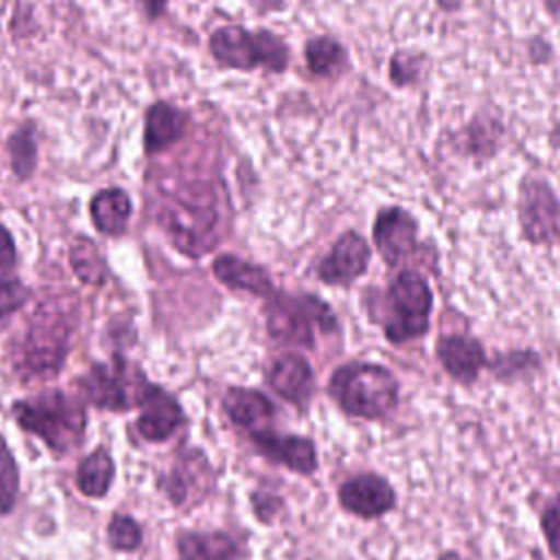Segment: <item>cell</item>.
Wrapping results in <instances>:
<instances>
[{
	"label": "cell",
	"instance_id": "8d00e7d4",
	"mask_svg": "<svg viewBox=\"0 0 560 560\" xmlns=\"http://www.w3.org/2000/svg\"><path fill=\"white\" fill-rule=\"evenodd\" d=\"M545 9L549 15H553L556 20H560V0H542Z\"/></svg>",
	"mask_w": 560,
	"mask_h": 560
},
{
	"label": "cell",
	"instance_id": "9a60e30c",
	"mask_svg": "<svg viewBox=\"0 0 560 560\" xmlns=\"http://www.w3.org/2000/svg\"><path fill=\"white\" fill-rule=\"evenodd\" d=\"M214 488V470L199 448L184 451L166 479V494L179 508L201 503Z\"/></svg>",
	"mask_w": 560,
	"mask_h": 560
},
{
	"label": "cell",
	"instance_id": "8992f818",
	"mask_svg": "<svg viewBox=\"0 0 560 560\" xmlns=\"http://www.w3.org/2000/svg\"><path fill=\"white\" fill-rule=\"evenodd\" d=\"M70 332L72 322L68 313L52 306H42L33 315L28 330L18 346V370L26 376L55 374L66 359Z\"/></svg>",
	"mask_w": 560,
	"mask_h": 560
},
{
	"label": "cell",
	"instance_id": "74e56055",
	"mask_svg": "<svg viewBox=\"0 0 560 560\" xmlns=\"http://www.w3.org/2000/svg\"><path fill=\"white\" fill-rule=\"evenodd\" d=\"M549 144H551L553 149H560V120L553 125V129H551V133H549Z\"/></svg>",
	"mask_w": 560,
	"mask_h": 560
},
{
	"label": "cell",
	"instance_id": "9c48e42d",
	"mask_svg": "<svg viewBox=\"0 0 560 560\" xmlns=\"http://www.w3.org/2000/svg\"><path fill=\"white\" fill-rule=\"evenodd\" d=\"M83 394L85 398L105 409H129L131 405H140V398L147 389V381L142 372L127 368L122 359H116L114 365H94L83 376Z\"/></svg>",
	"mask_w": 560,
	"mask_h": 560
},
{
	"label": "cell",
	"instance_id": "5bb4252c",
	"mask_svg": "<svg viewBox=\"0 0 560 560\" xmlns=\"http://www.w3.org/2000/svg\"><path fill=\"white\" fill-rule=\"evenodd\" d=\"M267 385L271 392L304 413L315 396L317 381L311 361L300 352H284L273 359L267 370Z\"/></svg>",
	"mask_w": 560,
	"mask_h": 560
},
{
	"label": "cell",
	"instance_id": "ffe728a7",
	"mask_svg": "<svg viewBox=\"0 0 560 560\" xmlns=\"http://www.w3.org/2000/svg\"><path fill=\"white\" fill-rule=\"evenodd\" d=\"M186 125H188V118L182 109L164 101L153 103L144 114V136H142L144 153L153 155L173 147L177 140H182Z\"/></svg>",
	"mask_w": 560,
	"mask_h": 560
},
{
	"label": "cell",
	"instance_id": "7c38bea8",
	"mask_svg": "<svg viewBox=\"0 0 560 560\" xmlns=\"http://www.w3.org/2000/svg\"><path fill=\"white\" fill-rule=\"evenodd\" d=\"M372 241L387 267L402 265L418 245V221L411 212L389 206L383 208L372 225Z\"/></svg>",
	"mask_w": 560,
	"mask_h": 560
},
{
	"label": "cell",
	"instance_id": "7a4b0ae2",
	"mask_svg": "<svg viewBox=\"0 0 560 560\" xmlns=\"http://www.w3.org/2000/svg\"><path fill=\"white\" fill-rule=\"evenodd\" d=\"M267 335L282 343L295 348H315V330L337 332L339 324L332 308L317 295H289L276 291L265 304Z\"/></svg>",
	"mask_w": 560,
	"mask_h": 560
},
{
	"label": "cell",
	"instance_id": "d4e9b609",
	"mask_svg": "<svg viewBox=\"0 0 560 560\" xmlns=\"http://www.w3.org/2000/svg\"><path fill=\"white\" fill-rule=\"evenodd\" d=\"M114 464L105 451H94L88 455L77 470V486L88 497H103L112 483Z\"/></svg>",
	"mask_w": 560,
	"mask_h": 560
},
{
	"label": "cell",
	"instance_id": "44dd1931",
	"mask_svg": "<svg viewBox=\"0 0 560 560\" xmlns=\"http://www.w3.org/2000/svg\"><path fill=\"white\" fill-rule=\"evenodd\" d=\"M179 560H236L241 556L238 540L223 529L182 532L177 536Z\"/></svg>",
	"mask_w": 560,
	"mask_h": 560
},
{
	"label": "cell",
	"instance_id": "7402d4cb",
	"mask_svg": "<svg viewBox=\"0 0 560 560\" xmlns=\"http://www.w3.org/2000/svg\"><path fill=\"white\" fill-rule=\"evenodd\" d=\"M131 212V199L122 188H103L90 199L92 223L105 236L125 234Z\"/></svg>",
	"mask_w": 560,
	"mask_h": 560
},
{
	"label": "cell",
	"instance_id": "d6986e66",
	"mask_svg": "<svg viewBox=\"0 0 560 560\" xmlns=\"http://www.w3.org/2000/svg\"><path fill=\"white\" fill-rule=\"evenodd\" d=\"M212 273L221 284H225L234 291H247V293L265 298V300L276 293V284L265 267L254 265V262L232 256V254L217 256L212 262Z\"/></svg>",
	"mask_w": 560,
	"mask_h": 560
},
{
	"label": "cell",
	"instance_id": "603a6c76",
	"mask_svg": "<svg viewBox=\"0 0 560 560\" xmlns=\"http://www.w3.org/2000/svg\"><path fill=\"white\" fill-rule=\"evenodd\" d=\"M68 260H70V267H72L74 276L83 284L101 287L107 280V260L103 258L98 245L92 238L77 236L70 243Z\"/></svg>",
	"mask_w": 560,
	"mask_h": 560
},
{
	"label": "cell",
	"instance_id": "1f68e13d",
	"mask_svg": "<svg viewBox=\"0 0 560 560\" xmlns=\"http://www.w3.org/2000/svg\"><path fill=\"white\" fill-rule=\"evenodd\" d=\"M252 512L262 525H271L284 510V499L276 492H265L256 490L252 492Z\"/></svg>",
	"mask_w": 560,
	"mask_h": 560
},
{
	"label": "cell",
	"instance_id": "4dcf8cb0",
	"mask_svg": "<svg viewBox=\"0 0 560 560\" xmlns=\"http://www.w3.org/2000/svg\"><path fill=\"white\" fill-rule=\"evenodd\" d=\"M420 66H422V61L416 52H411V50L394 52L392 59H389V79H392V83H396V85L411 83L418 77Z\"/></svg>",
	"mask_w": 560,
	"mask_h": 560
},
{
	"label": "cell",
	"instance_id": "3957f363",
	"mask_svg": "<svg viewBox=\"0 0 560 560\" xmlns=\"http://www.w3.org/2000/svg\"><path fill=\"white\" fill-rule=\"evenodd\" d=\"M13 413L22 429L39 435L57 455L77 448L85 433L83 407L61 392H46L33 400H20L13 405Z\"/></svg>",
	"mask_w": 560,
	"mask_h": 560
},
{
	"label": "cell",
	"instance_id": "f546056e",
	"mask_svg": "<svg viewBox=\"0 0 560 560\" xmlns=\"http://www.w3.org/2000/svg\"><path fill=\"white\" fill-rule=\"evenodd\" d=\"M107 538L114 549H136L142 540V529L131 516H114L107 527Z\"/></svg>",
	"mask_w": 560,
	"mask_h": 560
},
{
	"label": "cell",
	"instance_id": "ba28073f",
	"mask_svg": "<svg viewBox=\"0 0 560 560\" xmlns=\"http://www.w3.org/2000/svg\"><path fill=\"white\" fill-rule=\"evenodd\" d=\"M518 228L532 245H560V199L542 179L527 175L518 186Z\"/></svg>",
	"mask_w": 560,
	"mask_h": 560
},
{
	"label": "cell",
	"instance_id": "836d02e7",
	"mask_svg": "<svg viewBox=\"0 0 560 560\" xmlns=\"http://www.w3.org/2000/svg\"><path fill=\"white\" fill-rule=\"evenodd\" d=\"M18 260V252H15V243L11 232L0 223V273H7L15 267Z\"/></svg>",
	"mask_w": 560,
	"mask_h": 560
},
{
	"label": "cell",
	"instance_id": "83f0119b",
	"mask_svg": "<svg viewBox=\"0 0 560 560\" xmlns=\"http://www.w3.org/2000/svg\"><path fill=\"white\" fill-rule=\"evenodd\" d=\"M18 486H20V477H18L15 459L0 435V514L11 512V508L15 505Z\"/></svg>",
	"mask_w": 560,
	"mask_h": 560
},
{
	"label": "cell",
	"instance_id": "4316f807",
	"mask_svg": "<svg viewBox=\"0 0 560 560\" xmlns=\"http://www.w3.org/2000/svg\"><path fill=\"white\" fill-rule=\"evenodd\" d=\"M9 158H11V168L15 177L28 179L35 173L37 166V144L31 125L18 129L9 138Z\"/></svg>",
	"mask_w": 560,
	"mask_h": 560
},
{
	"label": "cell",
	"instance_id": "30bf717a",
	"mask_svg": "<svg viewBox=\"0 0 560 560\" xmlns=\"http://www.w3.org/2000/svg\"><path fill=\"white\" fill-rule=\"evenodd\" d=\"M337 503L350 516L361 521H376L396 510L398 492L381 472L363 470L337 486Z\"/></svg>",
	"mask_w": 560,
	"mask_h": 560
},
{
	"label": "cell",
	"instance_id": "d590c367",
	"mask_svg": "<svg viewBox=\"0 0 560 560\" xmlns=\"http://www.w3.org/2000/svg\"><path fill=\"white\" fill-rule=\"evenodd\" d=\"M435 560H470V558H466L464 553H459V551H455V549H446V551L438 553Z\"/></svg>",
	"mask_w": 560,
	"mask_h": 560
},
{
	"label": "cell",
	"instance_id": "277c9868",
	"mask_svg": "<svg viewBox=\"0 0 560 560\" xmlns=\"http://www.w3.org/2000/svg\"><path fill=\"white\" fill-rule=\"evenodd\" d=\"M433 293L416 271H400L385 291V306L378 317L389 343L402 346L422 339L431 326Z\"/></svg>",
	"mask_w": 560,
	"mask_h": 560
},
{
	"label": "cell",
	"instance_id": "484cf974",
	"mask_svg": "<svg viewBox=\"0 0 560 560\" xmlns=\"http://www.w3.org/2000/svg\"><path fill=\"white\" fill-rule=\"evenodd\" d=\"M540 368L538 352L525 348V350H510L503 354H497L494 359H488V370L492 376L501 383L518 381Z\"/></svg>",
	"mask_w": 560,
	"mask_h": 560
},
{
	"label": "cell",
	"instance_id": "5b68a950",
	"mask_svg": "<svg viewBox=\"0 0 560 560\" xmlns=\"http://www.w3.org/2000/svg\"><path fill=\"white\" fill-rule=\"evenodd\" d=\"M210 55L223 68L282 72L289 66V48L271 31H247L238 24L217 28L208 39Z\"/></svg>",
	"mask_w": 560,
	"mask_h": 560
},
{
	"label": "cell",
	"instance_id": "d6a6232c",
	"mask_svg": "<svg viewBox=\"0 0 560 560\" xmlns=\"http://www.w3.org/2000/svg\"><path fill=\"white\" fill-rule=\"evenodd\" d=\"M28 295V289L18 278H0V317L22 308Z\"/></svg>",
	"mask_w": 560,
	"mask_h": 560
},
{
	"label": "cell",
	"instance_id": "2e32d148",
	"mask_svg": "<svg viewBox=\"0 0 560 560\" xmlns=\"http://www.w3.org/2000/svg\"><path fill=\"white\" fill-rule=\"evenodd\" d=\"M435 359L459 385H472L481 370L488 368L483 343L470 335H440L435 341Z\"/></svg>",
	"mask_w": 560,
	"mask_h": 560
},
{
	"label": "cell",
	"instance_id": "4fadbf2b",
	"mask_svg": "<svg viewBox=\"0 0 560 560\" xmlns=\"http://www.w3.org/2000/svg\"><path fill=\"white\" fill-rule=\"evenodd\" d=\"M372 252L368 241L354 232H343L330 247V252L317 262L315 276L328 287H350L368 271Z\"/></svg>",
	"mask_w": 560,
	"mask_h": 560
},
{
	"label": "cell",
	"instance_id": "cb8c5ba5",
	"mask_svg": "<svg viewBox=\"0 0 560 560\" xmlns=\"http://www.w3.org/2000/svg\"><path fill=\"white\" fill-rule=\"evenodd\" d=\"M346 57H348L346 48L328 35L311 37L304 46L306 68L315 77H330V74L339 72L341 66L346 63Z\"/></svg>",
	"mask_w": 560,
	"mask_h": 560
},
{
	"label": "cell",
	"instance_id": "8fae6325",
	"mask_svg": "<svg viewBox=\"0 0 560 560\" xmlns=\"http://www.w3.org/2000/svg\"><path fill=\"white\" fill-rule=\"evenodd\" d=\"M254 451L273 466H282L295 475L313 477L319 468L317 444L311 435L300 433H282L271 429L247 433Z\"/></svg>",
	"mask_w": 560,
	"mask_h": 560
},
{
	"label": "cell",
	"instance_id": "ac0fdd59",
	"mask_svg": "<svg viewBox=\"0 0 560 560\" xmlns=\"http://www.w3.org/2000/svg\"><path fill=\"white\" fill-rule=\"evenodd\" d=\"M140 407L142 411L138 418V431L142 438L151 442L168 440L175 433V429L184 422V411L177 398L158 385H147L140 398Z\"/></svg>",
	"mask_w": 560,
	"mask_h": 560
},
{
	"label": "cell",
	"instance_id": "e575fe53",
	"mask_svg": "<svg viewBox=\"0 0 560 560\" xmlns=\"http://www.w3.org/2000/svg\"><path fill=\"white\" fill-rule=\"evenodd\" d=\"M136 2L140 4V9L144 11V15L149 20H155V18H160L164 13L168 0H136Z\"/></svg>",
	"mask_w": 560,
	"mask_h": 560
},
{
	"label": "cell",
	"instance_id": "e0dca14e",
	"mask_svg": "<svg viewBox=\"0 0 560 560\" xmlns=\"http://www.w3.org/2000/svg\"><path fill=\"white\" fill-rule=\"evenodd\" d=\"M223 411L245 433L271 429L278 416L276 402L262 389L254 387H230L223 394Z\"/></svg>",
	"mask_w": 560,
	"mask_h": 560
},
{
	"label": "cell",
	"instance_id": "6da1fadb",
	"mask_svg": "<svg viewBox=\"0 0 560 560\" xmlns=\"http://www.w3.org/2000/svg\"><path fill=\"white\" fill-rule=\"evenodd\" d=\"M326 394L343 416L376 422L396 411L400 383L383 363L348 361L330 372Z\"/></svg>",
	"mask_w": 560,
	"mask_h": 560
},
{
	"label": "cell",
	"instance_id": "f1b7e54d",
	"mask_svg": "<svg viewBox=\"0 0 560 560\" xmlns=\"http://www.w3.org/2000/svg\"><path fill=\"white\" fill-rule=\"evenodd\" d=\"M538 525L547 551L551 558L560 560V494H553L538 514Z\"/></svg>",
	"mask_w": 560,
	"mask_h": 560
},
{
	"label": "cell",
	"instance_id": "52a82bcc",
	"mask_svg": "<svg viewBox=\"0 0 560 560\" xmlns=\"http://www.w3.org/2000/svg\"><path fill=\"white\" fill-rule=\"evenodd\" d=\"M155 221L171 236L173 245L192 258L210 252L219 241V212L210 201L175 197L166 201Z\"/></svg>",
	"mask_w": 560,
	"mask_h": 560
}]
</instances>
